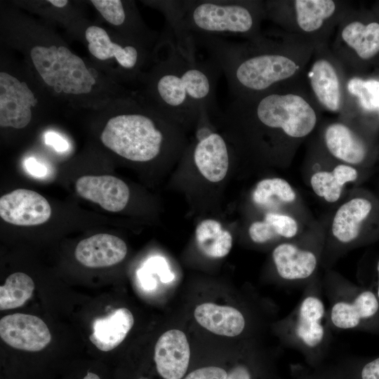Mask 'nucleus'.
<instances>
[{
    "label": "nucleus",
    "instance_id": "1a4fd4ad",
    "mask_svg": "<svg viewBox=\"0 0 379 379\" xmlns=\"http://www.w3.org/2000/svg\"><path fill=\"white\" fill-rule=\"evenodd\" d=\"M136 106L131 111L110 118L100 139L102 144L130 161L146 162L161 153L165 134L159 124L168 119L156 111L145 112Z\"/></svg>",
    "mask_w": 379,
    "mask_h": 379
},
{
    "label": "nucleus",
    "instance_id": "58836bf2",
    "mask_svg": "<svg viewBox=\"0 0 379 379\" xmlns=\"http://www.w3.org/2000/svg\"><path fill=\"white\" fill-rule=\"evenodd\" d=\"M376 270H377L378 281H377V286H376L377 288H376L375 291H376L378 297L379 298V259H378V262H377Z\"/></svg>",
    "mask_w": 379,
    "mask_h": 379
},
{
    "label": "nucleus",
    "instance_id": "e433bc0d",
    "mask_svg": "<svg viewBox=\"0 0 379 379\" xmlns=\"http://www.w3.org/2000/svg\"><path fill=\"white\" fill-rule=\"evenodd\" d=\"M48 1L58 8L65 7L68 3L67 0H48Z\"/></svg>",
    "mask_w": 379,
    "mask_h": 379
},
{
    "label": "nucleus",
    "instance_id": "20e7f679",
    "mask_svg": "<svg viewBox=\"0 0 379 379\" xmlns=\"http://www.w3.org/2000/svg\"><path fill=\"white\" fill-rule=\"evenodd\" d=\"M159 4L170 34L182 48L193 46L194 36L254 38L262 33L266 19L262 0H171Z\"/></svg>",
    "mask_w": 379,
    "mask_h": 379
},
{
    "label": "nucleus",
    "instance_id": "7ed1b4c3",
    "mask_svg": "<svg viewBox=\"0 0 379 379\" xmlns=\"http://www.w3.org/2000/svg\"><path fill=\"white\" fill-rule=\"evenodd\" d=\"M167 53L150 80L154 109L173 122L197 121L204 109L217 111L215 90L222 70L208 58H192L176 46L169 33Z\"/></svg>",
    "mask_w": 379,
    "mask_h": 379
},
{
    "label": "nucleus",
    "instance_id": "ddd939ff",
    "mask_svg": "<svg viewBox=\"0 0 379 379\" xmlns=\"http://www.w3.org/2000/svg\"><path fill=\"white\" fill-rule=\"evenodd\" d=\"M332 52L352 74L360 75L379 55V22L350 8L335 29Z\"/></svg>",
    "mask_w": 379,
    "mask_h": 379
},
{
    "label": "nucleus",
    "instance_id": "7c9ffc66",
    "mask_svg": "<svg viewBox=\"0 0 379 379\" xmlns=\"http://www.w3.org/2000/svg\"><path fill=\"white\" fill-rule=\"evenodd\" d=\"M34 288L32 279L27 274L23 272L11 274L0 286V310L21 307L31 298Z\"/></svg>",
    "mask_w": 379,
    "mask_h": 379
},
{
    "label": "nucleus",
    "instance_id": "b1692460",
    "mask_svg": "<svg viewBox=\"0 0 379 379\" xmlns=\"http://www.w3.org/2000/svg\"><path fill=\"white\" fill-rule=\"evenodd\" d=\"M309 223L290 213L268 212L262 219L251 223L248 234L255 244H278L297 237Z\"/></svg>",
    "mask_w": 379,
    "mask_h": 379
},
{
    "label": "nucleus",
    "instance_id": "a211bd4d",
    "mask_svg": "<svg viewBox=\"0 0 379 379\" xmlns=\"http://www.w3.org/2000/svg\"><path fill=\"white\" fill-rule=\"evenodd\" d=\"M37 104L25 81L8 73H0V126L23 128L32 119V108Z\"/></svg>",
    "mask_w": 379,
    "mask_h": 379
},
{
    "label": "nucleus",
    "instance_id": "c9c22d12",
    "mask_svg": "<svg viewBox=\"0 0 379 379\" xmlns=\"http://www.w3.org/2000/svg\"><path fill=\"white\" fill-rule=\"evenodd\" d=\"M294 371L292 379H317L314 369L312 371H310L301 368H296Z\"/></svg>",
    "mask_w": 379,
    "mask_h": 379
},
{
    "label": "nucleus",
    "instance_id": "aec40b11",
    "mask_svg": "<svg viewBox=\"0 0 379 379\" xmlns=\"http://www.w3.org/2000/svg\"><path fill=\"white\" fill-rule=\"evenodd\" d=\"M51 207L40 194L27 189H17L0 198V216L12 225L34 226L46 222Z\"/></svg>",
    "mask_w": 379,
    "mask_h": 379
},
{
    "label": "nucleus",
    "instance_id": "f257e3e1",
    "mask_svg": "<svg viewBox=\"0 0 379 379\" xmlns=\"http://www.w3.org/2000/svg\"><path fill=\"white\" fill-rule=\"evenodd\" d=\"M192 39L197 48L206 50L220 67L234 98L261 94L303 79L317 48L280 29L246 40Z\"/></svg>",
    "mask_w": 379,
    "mask_h": 379
},
{
    "label": "nucleus",
    "instance_id": "9b49d317",
    "mask_svg": "<svg viewBox=\"0 0 379 379\" xmlns=\"http://www.w3.org/2000/svg\"><path fill=\"white\" fill-rule=\"evenodd\" d=\"M317 139L337 161L368 172L376 161L378 149L374 132L361 116L337 117L322 122Z\"/></svg>",
    "mask_w": 379,
    "mask_h": 379
},
{
    "label": "nucleus",
    "instance_id": "bb28decb",
    "mask_svg": "<svg viewBox=\"0 0 379 379\" xmlns=\"http://www.w3.org/2000/svg\"><path fill=\"white\" fill-rule=\"evenodd\" d=\"M85 36L88 51L95 58L102 60L114 58L121 67L128 70L138 66L140 60L138 47L113 43L107 32L95 25L88 27Z\"/></svg>",
    "mask_w": 379,
    "mask_h": 379
},
{
    "label": "nucleus",
    "instance_id": "4c0bfd02",
    "mask_svg": "<svg viewBox=\"0 0 379 379\" xmlns=\"http://www.w3.org/2000/svg\"><path fill=\"white\" fill-rule=\"evenodd\" d=\"M82 379H100V378L98 374L88 371Z\"/></svg>",
    "mask_w": 379,
    "mask_h": 379
},
{
    "label": "nucleus",
    "instance_id": "0eeeda50",
    "mask_svg": "<svg viewBox=\"0 0 379 379\" xmlns=\"http://www.w3.org/2000/svg\"><path fill=\"white\" fill-rule=\"evenodd\" d=\"M264 4L266 19L316 47L328 44L350 8L348 1L341 0H266Z\"/></svg>",
    "mask_w": 379,
    "mask_h": 379
},
{
    "label": "nucleus",
    "instance_id": "423d86ee",
    "mask_svg": "<svg viewBox=\"0 0 379 379\" xmlns=\"http://www.w3.org/2000/svg\"><path fill=\"white\" fill-rule=\"evenodd\" d=\"M277 331L284 343L298 351L307 365L313 369L322 366L331 344V328L319 274L304 286L300 301L278 323Z\"/></svg>",
    "mask_w": 379,
    "mask_h": 379
},
{
    "label": "nucleus",
    "instance_id": "4468645a",
    "mask_svg": "<svg viewBox=\"0 0 379 379\" xmlns=\"http://www.w3.org/2000/svg\"><path fill=\"white\" fill-rule=\"evenodd\" d=\"M30 56L41 79L57 93L86 94L96 83L84 60L65 46H36Z\"/></svg>",
    "mask_w": 379,
    "mask_h": 379
},
{
    "label": "nucleus",
    "instance_id": "c756f323",
    "mask_svg": "<svg viewBox=\"0 0 379 379\" xmlns=\"http://www.w3.org/2000/svg\"><path fill=\"white\" fill-rule=\"evenodd\" d=\"M347 89L355 105L357 115L379 110V80L363 79L349 73Z\"/></svg>",
    "mask_w": 379,
    "mask_h": 379
},
{
    "label": "nucleus",
    "instance_id": "39448f33",
    "mask_svg": "<svg viewBox=\"0 0 379 379\" xmlns=\"http://www.w3.org/2000/svg\"><path fill=\"white\" fill-rule=\"evenodd\" d=\"M379 239V198L363 187L348 190L328 215L321 267L332 266L349 251Z\"/></svg>",
    "mask_w": 379,
    "mask_h": 379
},
{
    "label": "nucleus",
    "instance_id": "72a5a7b5",
    "mask_svg": "<svg viewBox=\"0 0 379 379\" xmlns=\"http://www.w3.org/2000/svg\"><path fill=\"white\" fill-rule=\"evenodd\" d=\"M45 141L47 145H51L55 150L64 152L68 149L67 142L58 134L48 132L46 134Z\"/></svg>",
    "mask_w": 379,
    "mask_h": 379
},
{
    "label": "nucleus",
    "instance_id": "c85d7f7f",
    "mask_svg": "<svg viewBox=\"0 0 379 379\" xmlns=\"http://www.w3.org/2000/svg\"><path fill=\"white\" fill-rule=\"evenodd\" d=\"M195 237L201 252L211 258L226 256L232 246L231 234L215 220H202L197 226Z\"/></svg>",
    "mask_w": 379,
    "mask_h": 379
},
{
    "label": "nucleus",
    "instance_id": "2eb2a0df",
    "mask_svg": "<svg viewBox=\"0 0 379 379\" xmlns=\"http://www.w3.org/2000/svg\"><path fill=\"white\" fill-rule=\"evenodd\" d=\"M305 178L312 192L328 204H338L347 186L364 180L369 173L337 161L323 149L317 139L312 140L305 160Z\"/></svg>",
    "mask_w": 379,
    "mask_h": 379
},
{
    "label": "nucleus",
    "instance_id": "f03ea898",
    "mask_svg": "<svg viewBox=\"0 0 379 379\" xmlns=\"http://www.w3.org/2000/svg\"><path fill=\"white\" fill-rule=\"evenodd\" d=\"M320 112L304 77L261 94L234 98L222 117L239 128L253 149L288 166L319 125Z\"/></svg>",
    "mask_w": 379,
    "mask_h": 379
},
{
    "label": "nucleus",
    "instance_id": "9d476101",
    "mask_svg": "<svg viewBox=\"0 0 379 379\" xmlns=\"http://www.w3.org/2000/svg\"><path fill=\"white\" fill-rule=\"evenodd\" d=\"M328 215L314 219L297 237L278 244L272 251L279 280L291 286H305L321 267Z\"/></svg>",
    "mask_w": 379,
    "mask_h": 379
},
{
    "label": "nucleus",
    "instance_id": "4be33fe9",
    "mask_svg": "<svg viewBox=\"0 0 379 379\" xmlns=\"http://www.w3.org/2000/svg\"><path fill=\"white\" fill-rule=\"evenodd\" d=\"M75 189L84 199L110 212L123 210L130 196L127 185L121 179L109 175L81 176L76 181Z\"/></svg>",
    "mask_w": 379,
    "mask_h": 379
},
{
    "label": "nucleus",
    "instance_id": "f704fd0d",
    "mask_svg": "<svg viewBox=\"0 0 379 379\" xmlns=\"http://www.w3.org/2000/svg\"><path fill=\"white\" fill-rule=\"evenodd\" d=\"M25 166L29 173L34 176L42 177L47 173V168L34 158L27 159Z\"/></svg>",
    "mask_w": 379,
    "mask_h": 379
},
{
    "label": "nucleus",
    "instance_id": "412c9836",
    "mask_svg": "<svg viewBox=\"0 0 379 379\" xmlns=\"http://www.w3.org/2000/svg\"><path fill=\"white\" fill-rule=\"evenodd\" d=\"M190 360L185 334L178 329L164 333L158 339L154 354L156 370L163 379H183Z\"/></svg>",
    "mask_w": 379,
    "mask_h": 379
},
{
    "label": "nucleus",
    "instance_id": "6ab92c4d",
    "mask_svg": "<svg viewBox=\"0 0 379 379\" xmlns=\"http://www.w3.org/2000/svg\"><path fill=\"white\" fill-rule=\"evenodd\" d=\"M0 336L9 346L28 352H39L51 340V332L39 317L22 313L8 314L0 320Z\"/></svg>",
    "mask_w": 379,
    "mask_h": 379
},
{
    "label": "nucleus",
    "instance_id": "6e6552de",
    "mask_svg": "<svg viewBox=\"0 0 379 379\" xmlns=\"http://www.w3.org/2000/svg\"><path fill=\"white\" fill-rule=\"evenodd\" d=\"M321 283L328 302L327 317L331 330L379 334V298L375 291L357 285L331 269L326 270Z\"/></svg>",
    "mask_w": 379,
    "mask_h": 379
},
{
    "label": "nucleus",
    "instance_id": "ea45409f",
    "mask_svg": "<svg viewBox=\"0 0 379 379\" xmlns=\"http://www.w3.org/2000/svg\"><path fill=\"white\" fill-rule=\"evenodd\" d=\"M378 116H379V110H378Z\"/></svg>",
    "mask_w": 379,
    "mask_h": 379
},
{
    "label": "nucleus",
    "instance_id": "a878e982",
    "mask_svg": "<svg viewBox=\"0 0 379 379\" xmlns=\"http://www.w3.org/2000/svg\"><path fill=\"white\" fill-rule=\"evenodd\" d=\"M134 324L133 314L125 307L119 308L93 322L91 342L100 350L109 352L119 345Z\"/></svg>",
    "mask_w": 379,
    "mask_h": 379
},
{
    "label": "nucleus",
    "instance_id": "f3484780",
    "mask_svg": "<svg viewBox=\"0 0 379 379\" xmlns=\"http://www.w3.org/2000/svg\"><path fill=\"white\" fill-rule=\"evenodd\" d=\"M251 201L257 208L264 210V213H287L307 223L314 219L298 192L282 178H267L260 180L251 193Z\"/></svg>",
    "mask_w": 379,
    "mask_h": 379
},
{
    "label": "nucleus",
    "instance_id": "2f4dec72",
    "mask_svg": "<svg viewBox=\"0 0 379 379\" xmlns=\"http://www.w3.org/2000/svg\"><path fill=\"white\" fill-rule=\"evenodd\" d=\"M93 5L113 25L120 26L127 20V12L120 0H93Z\"/></svg>",
    "mask_w": 379,
    "mask_h": 379
},
{
    "label": "nucleus",
    "instance_id": "393cba45",
    "mask_svg": "<svg viewBox=\"0 0 379 379\" xmlns=\"http://www.w3.org/2000/svg\"><path fill=\"white\" fill-rule=\"evenodd\" d=\"M202 327L220 335L235 337L244 331V315L237 308L206 302L198 305L194 312Z\"/></svg>",
    "mask_w": 379,
    "mask_h": 379
},
{
    "label": "nucleus",
    "instance_id": "473e14b6",
    "mask_svg": "<svg viewBox=\"0 0 379 379\" xmlns=\"http://www.w3.org/2000/svg\"><path fill=\"white\" fill-rule=\"evenodd\" d=\"M228 371L218 366H206L192 371L183 379H225Z\"/></svg>",
    "mask_w": 379,
    "mask_h": 379
},
{
    "label": "nucleus",
    "instance_id": "5701e85b",
    "mask_svg": "<svg viewBox=\"0 0 379 379\" xmlns=\"http://www.w3.org/2000/svg\"><path fill=\"white\" fill-rule=\"evenodd\" d=\"M127 253L126 243L109 234L101 233L81 240L76 246L75 258L88 267H105L122 261Z\"/></svg>",
    "mask_w": 379,
    "mask_h": 379
},
{
    "label": "nucleus",
    "instance_id": "cd10ccee",
    "mask_svg": "<svg viewBox=\"0 0 379 379\" xmlns=\"http://www.w3.org/2000/svg\"><path fill=\"white\" fill-rule=\"evenodd\" d=\"M314 370L317 379H379V356L347 359Z\"/></svg>",
    "mask_w": 379,
    "mask_h": 379
},
{
    "label": "nucleus",
    "instance_id": "f8f14e48",
    "mask_svg": "<svg viewBox=\"0 0 379 379\" xmlns=\"http://www.w3.org/2000/svg\"><path fill=\"white\" fill-rule=\"evenodd\" d=\"M348 75L328 44L315 48L305 70V81L321 111L337 117L357 116L355 105L347 89Z\"/></svg>",
    "mask_w": 379,
    "mask_h": 379
},
{
    "label": "nucleus",
    "instance_id": "dca6fc26",
    "mask_svg": "<svg viewBox=\"0 0 379 379\" xmlns=\"http://www.w3.org/2000/svg\"><path fill=\"white\" fill-rule=\"evenodd\" d=\"M207 109L201 112L197 121V138L193 157L197 168L208 180L217 182L226 175L229 167L228 147L225 138L211 130Z\"/></svg>",
    "mask_w": 379,
    "mask_h": 379
}]
</instances>
